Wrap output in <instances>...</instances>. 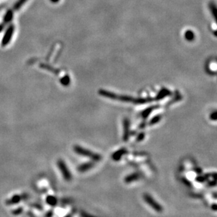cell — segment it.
Segmentation results:
<instances>
[{
	"label": "cell",
	"mask_w": 217,
	"mask_h": 217,
	"mask_svg": "<svg viewBox=\"0 0 217 217\" xmlns=\"http://www.w3.org/2000/svg\"><path fill=\"white\" fill-rule=\"evenodd\" d=\"M129 121L128 120L125 119L124 120V140H127L129 138Z\"/></svg>",
	"instance_id": "9c48e42d"
},
{
	"label": "cell",
	"mask_w": 217,
	"mask_h": 217,
	"mask_svg": "<svg viewBox=\"0 0 217 217\" xmlns=\"http://www.w3.org/2000/svg\"><path fill=\"white\" fill-rule=\"evenodd\" d=\"M4 27V25H0V32L2 31Z\"/></svg>",
	"instance_id": "d6986e66"
},
{
	"label": "cell",
	"mask_w": 217,
	"mask_h": 217,
	"mask_svg": "<svg viewBox=\"0 0 217 217\" xmlns=\"http://www.w3.org/2000/svg\"><path fill=\"white\" fill-rule=\"evenodd\" d=\"M126 150L124 149H122V150H120L119 151L114 152V153L112 154V157L114 161H118L120 160L122 156L124 155V154L126 153Z\"/></svg>",
	"instance_id": "ba28073f"
},
{
	"label": "cell",
	"mask_w": 217,
	"mask_h": 217,
	"mask_svg": "<svg viewBox=\"0 0 217 217\" xmlns=\"http://www.w3.org/2000/svg\"><path fill=\"white\" fill-rule=\"evenodd\" d=\"M186 38L189 41H192L194 38V34L191 31H187L186 33Z\"/></svg>",
	"instance_id": "5bb4252c"
},
{
	"label": "cell",
	"mask_w": 217,
	"mask_h": 217,
	"mask_svg": "<svg viewBox=\"0 0 217 217\" xmlns=\"http://www.w3.org/2000/svg\"><path fill=\"white\" fill-rule=\"evenodd\" d=\"M140 178V174L138 173H133V174H131L128 175L127 176H126L125 178H124V182L126 183H132L135 180H137L138 179Z\"/></svg>",
	"instance_id": "8992f818"
},
{
	"label": "cell",
	"mask_w": 217,
	"mask_h": 217,
	"mask_svg": "<svg viewBox=\"0 0 217 217\" xmlns=\"http://www.w3.org/2000/svg\"><path fill=\"white\" fill-rule=\"evenodd\" d=\"M14 31V27L13 25H11L9 26V28L6 31L5 35L4 36L3 39H2V42H1V45H2L3 47H4L7 45L8 43H9L10 40H11L12 36H13V33Z\"/></svg>",
	"instance_id": "5b68a950"
},
{
	"label": "cell",
	"mask_w": 217,
	"mask_h": 217,
	"mask_svg": "<svg viewBox=\"0 0 217 217\" xmlns=\"http://www.w3.org/2000/svg\"><path fill=\"white\" fill-rule=\"evenodd\" d=\"M143 200L146 201V202L149 205L150 207L153 209V210L157 212H162L163 211V208L160 205L159 203L157 202L156 200H154V198L149 194H144L143 195Z\"/></svg>",
	"instance_id": "3957f363"
},
{
	"label": "cell",
	"mask_w": 217,
	"mask_h": 217,
	"mask_svg": "<svg viewBox=\"0 0 217 217\" xmlns=\"http://www.w3.org/2000/svg\"><path fill=\"white\" fill-rule=\"evenodd\" d=\"M93 166H94V164L92 162L84 163V164H81V165L78 166V171H79L80 172L83 173L91 169Z\"/></svg>",
	"instance_id": "52a82bcc"
},
{
	"label": "cell",
	"mask_w": 217,
	"mask_h": 217,
	"mask_svg": "<svg viewBox=\"0 0 217 217\" xmlns=\"http://www.w3.org/2000/svg\"><path fill=\"white\" fill-rule=\"evenodd\" d=\"M12 18H13V11L11 10H9L4 16V23H9L12 20Z\"/></svg>",
	"instance_id": "8fae6325"
},
{
	"label": "cell",
	"mask_w": 217,
	"mask_h": 217,
	"mask_svg": "<svg viewBox=\"0 0 217 217\" xmlns=\"http://www.w3.org/2000/svg\"><path fill=\"white\" fill-rule=\"evenodd\" d=\"M61 83L64 85H68L70 83V78L68 76H65L63 78L61 79Z\"/></svg>",
	"instance_id": "9a60e30c"
},
{
	"label": "cell",
	"mask_w": 217,
	"mask_h": 217,
	"mask_svg": "<svg viewBox=\"0 0 217 217\" xmlns=\"http://www.w3.org/2000/svg\"><path fill=\"white\" fill-rule=\"evenodd\" d=\"M22 200V196L21 195H15L13 196V198H11L10 200H9L7 202V204H16V203L19 202L20 201Z\"/></svg>",
	"instance_id": "30bf717a"
},
{
	"label": "cell",
	"mask_w": 217,
	"mask_h": 217,
	"mask_svg": "<svg viewBox=\"0 0 217 217\" xmlns=\"http://www.w3.org/2000/svg\"><path fill=\"white\" fill-rule=\"evenodd\" d=\"M59 1V0H51V2H53V3H57Z\"/></svg>",
	"instance_id": "ffe728a7"
},
{
	"label": "cell",
	"mask_w": 217,
	"mask_h": 217,
	"mask_svg": "<svg viewBox=\"0 0 217 217\" xmlns=\"http://www.w3.org/2000/svg\"><path fill=\"white\" fill-rule=\"evenodd\" d=\"M159 120H160V117H159V116H157V117L154 118L153 119H152V120H151V123H157V122H158Z\"/></svg>",
	"instance_id": "2e32d148"
},
{
	"label": "cell",
	"mask_w": 217,
	"mask_h": 217,
	"mask_svg": "<svg viewBox=\"0 0 217 217\" xmlns=\"http://www.w3.org/2000/svg\"><path fill=\"white\" fill-rule=\"evenodd\" d=\"M65 217H71V216H70V215L69 214V215H68V216H65Z\"/></svg>",
	"instance_id": "44dd1931"
},
{
	"label": "cell",
	"mask_w": 217,
	"mask_h": 217,
	"mask_svg": "<svg viewBox=\"0 0 217 217\" xmlns=\"http://www.w3.org/2000/svg\"><path fill=\"white\" fill-rule=\"evenodd\" d=\"M144 135H145L144 134H141V135H140L139 137L138 138V140H143V138H144Z\"/></svg>",
	"instance_id": "e0dca14e"
},
{
	"label": "cell",
	"mask_w": 217,
	"mask_h": 217,
	"mask_svg": "<svg viewBox=\"0 0 217 217\" xmlns=\"http://www.w3.org/2000/svg\"><path fill=\"white\" fill-rule=\"evenodd\" d=\"M57 165L60 171H61L62 175H63L64 179L68 180V181H70V180L72 179V174H70V171L68 169L65 163L64 162L63 160L60 159L58 161Z\"/></svg>",
	"instance_id": "277c9868"
},
{
	"label": "cell",
	"mask_w": 217,
	"mask_h": 217,
	"mask_svg": "<svg viewBox=\"0 0 217 217\" xmlns=\"http://www.w3.org/2000/svg\"><path fill=\"white\" fill-rule=\"evenodd\" d=\"M47 202L48 204H50L51 206H55L57 204V200L55 197L54 196H49L47 198Z\"/></svg>",
	"instance_id": "7c38bea8"
},
{
	"label": "cell",
	"mask_w": 217,
	"mask_h": 217,
	"mask_svg": "<svg viewBox=\"0 0 217 217\" xmlns=\"http://www.w3.org/2000/svg\"><path fill=\"white\" fill-rule=\"evenodd\" d=\"M27 1V0H19V1L14 4L13 9L15 10H19Z\"/></svg>",
	"instance_id": "4fadbf2b"
},
{
	"label": "cell",
	"mask_w": 217,
	"mask_h": 217,
	"mask_svg": "<svg viewBox=\"0 0 217 217\" xmlns=\"http://www.w3.org/2000/svg\"><path fill=\"white\" fill-rule=\"evenodd\" d=\"M211 118H212L213 120H216V112H214L212 114V117L211 116Z\"/></svg>",
	"instance_id": "ac0fdd59"
},
{
	"label": "cell",
	"mask_w": 217,
	"mask_h": 217,
	"mask_svg": "<svg viewBox=\"0 0 217 217\" xmlns=\"http://www.w3.org/2000/svg\"><path fill=\"white\" fill-rule=\"evenodd\" d=\"M99 94L104 96V97L110 98V99L112 100H120V101L128 102L134 104H145L153 100V99H150V98H148V99H144V98H134L132 97H129V96L118 95L117 94L110 92L107 91V90H100Z\"/></svg>",
	"instance_id": "6da1fadb"
},
{
	"label": "cell",
	"mask_w": 217,
	"mask_h": 217,
	"mask_svg": "<svg viewBox=\"0 0 217 217\" xmlns=\"http://www.w3.org/2000/svg\"><path fill=\"white\" fill-rule=\"evenodd\" d=\"M74 150H75L76 153L80 154V155L87 156V157H89L91 159L96 161V162H98V161L101 159V156L99 155V154L90 151V150H86V149H84L80 146L75 145L74 147Z\"/></svg>",
	"instance_id": "7a4b0ae2"
}]
</instances>
